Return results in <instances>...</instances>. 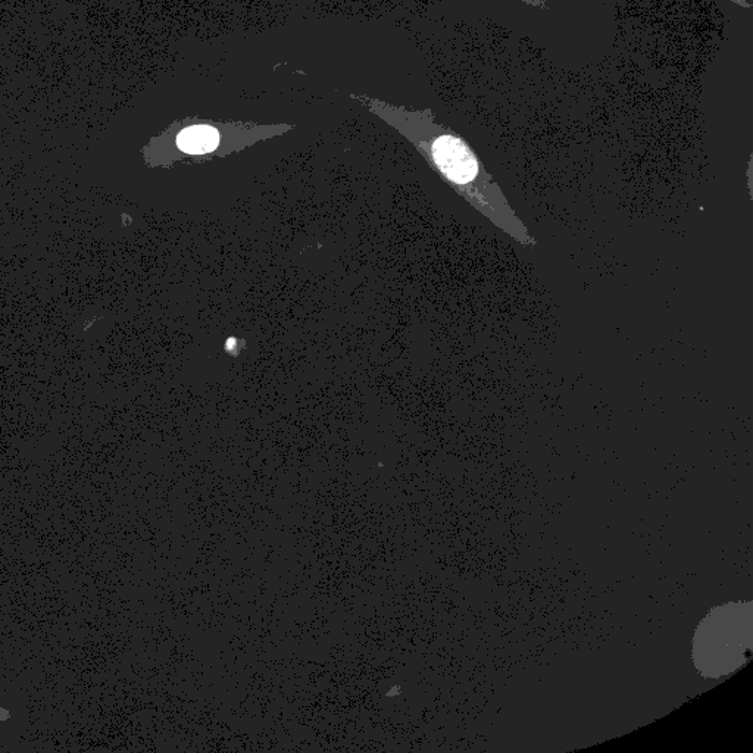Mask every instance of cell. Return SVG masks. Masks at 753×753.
<instances>
[{
  "label": "cell",
  "instance_id": "obj_3",
  "mask_svg": "<svg viewBox=\"0 0 753 753\" xmlns=\"http://www.w3.org/2000/svg\"><path fill=\"white\" fill-rule=\"evenodd\" d=\"M220 145V133L214 127L193 126L181 131L177 137L180 151L190 155H203L215 151Z\"/></svg>",
  "mask_w": 753,
  "mask_h": 753
},
{
  "label": "cell",
  "instance_id": "obj_1",
  "mask_svg": "<svg viewBox=\"0 0 753 753\" xmlns=\"http://www.w3.org/2000/svg\"><path fill=\"white\" fill-rule=\"evenodd\" d=\"M748 612L730 611L728 606L715 611L699 628L696 659L708 676H721L742 665L751 645V624L749 618L745 621Z\"/></svg>",
  "mask_w": 753,
  "mask_h": 753
},
{
  "label": "cell",
  "instance_id": "obj_4",
  "mask_svg": "<svg viewBox=\"0 0 753 753\" xmlns=\"http://www.w3.org/2000/svg\"><path fill=\"white\" fill-rule=\"evenodd\" d=\"M9 718V712L6 709L0 708V721H6Z\"/></svg>",
  "mask_w": 753,
  "mask_h": 753
},
{
  "label": "cell",
  "instance_id": "obj_2",
  "mask_svg": "<svg viewBox=\"0 0 753 753\" xmlns=\"http://www.w3.org/2000/svg\"><path fill=\"white\" fill-rule=\"evenodd\" d=\"M431 153L439 170L453 183L467 184L477 176L478 165L473 152L456 137H439Z\"/></svg>",
  "mask_w": 753,
  "mask_h": 753
}]
</instances>
